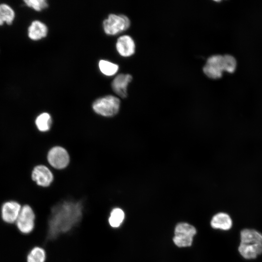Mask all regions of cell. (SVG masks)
<instances>
[{"label":"cell","instance_id":"6da1fadb","mask_svg":"<svg viewBox=\"0 0 262 262\" xmlns=\"http://www.w3.org/2000/svg\"><path fill=\"white\" fill-rule=\"evenodd\" d=\"M84 209L83 199L68 197L54 202L45 218L36 219L35 229L39 230L41 246L75 229L82 221Z\"/></svg>","mask_w":262,"mask_h":262},{"label":"cell","instance_id":"7a4b0ae2","mask_svg":"<svg viewBox=\"0 0 262 262\" xmlns=\"http://www.w3.org/2000/svg\"><path fill=\"white\" fill-rule=\"evenodd\" d=\"M236 66V61L232 56L229 54L214 55L208 59L203 70L209 78L216 79L222 77L224 71L233 73Z\"/></svg>","mask_w":262,"mask_h":262},{"label":"cell","instance_id":"3957f363","mask_svg":"<svg viewBox=\"0 0 262 262\" xmlns=\"http://www.w3.org/2000/svg\"><path fill=\"white\" fill-rule=\"evenodd\" d=\"M120 106V99L111 95L98 98L92 105V109L96 114L105 117H112L116 115L119 110Z\"/></svg>","mask_w":262,"mask_h":262},{"label":"cell","instance_id":"277c9868","mask_svg":"<svg viewBox=\"0 0 262 262\" xmlns=\"http://www.w3.org/2000/svg\"><path fill=\"white\" fill-rule=\"evenodd\" d=\"M36 215L33 208L28 204L22 206L16 222L19 231L24 234L33 233L36 227Z\"/></svg>","mask_w":262,"mask_h":262},{"label":"cell","instance_id":"5b68a950","mask_svg":"<svg viewBox=\"0 0 262 262\" xmlns=\"http://www.w3.org/2000/svg\"><path fill=\"white\" fill-rule=\"evenodd\" d=\"M130 19L124 15L110 14L102 22L104 33L109 35H115L127 30L130 26Z\"/></svg>","mask_w":262,"mask_h":262},{"label":"cell","instance_id":"8992f818","mask_svg":"<svg viewBox=\"0 0 262 262\" xmlns=\"http://www.w3.org/2000/svg\"><path fill=\"white\" fill-rule=\"evenodd\" d=\"M196 233V230L193 226L187 223H180L175 228L173 242L179 247L190 246Z\"/></svg>","mask_w":262,"mask_h":262},{"label":"cell","instance_id":"52a82bcc","mask_svg":"<svg viewBox=\"0 0 262 262\" xmlns=\"http://www.w3.org/2000/svg\"><path fill=\"white\" fill-rule=\"evenodd\" d=\"M47 160L49 164L54 168L62 169L68 165L70 158L68 152L65 148L55 146L49 151Z\"/></svg>","mask_w":262,"mask_h":262},{"label":"cell","instance_id":"ba28073f","mask_svg":"<svg viewBox=\"0 0 262 262\" xmlns=\"http://www.w3.org/2000/svg\"><path fill=\"white\" fill-rule=\"evenodd\" d=\"M32 178L38 186L48 187L53 181V175L48 167L41 164L34 167L32 172Z\"/></svg>","mask_w":262,"mask_h":262},{"label":"cell","instance_id":"9c48e42d","mask_svg":"<svg viewBox=\"0 0 262 262\" xmlns=\"http://www.w3.org/2000/svg\"><path fill=\"white\" fill-rule=\"evenodd\" d=\"M132 79L129 74L121 73L117 75L111 83L113 91L119 97L125 98L127 96V87Z\"/></svg>","mask_w":262,"mask_h":262},{"label":"cell","instance_id":"30bf717a","mask_svg":"<svg viewBox=\"0 0 262 262\" xmlns=\"http://www.w3.org/2000/svg\"><path fill=\"white\" fill-rule=\"evenodd\" d=\"M21 208V205L16 201L5 202L1 208V217L3 220L8 223L16 222Z\"/></svg>","mask_w":262,"mask_h":262},{"label":"cell","instance_id":"8fae6325","mask_svg":"<svg viewBox=\"0 0 262 262\" xmlns=\"http://www.w3.org/2000/svg\"><path fill=\"white\" fill-rule=\"evenodd\" d=\"M115 48L120 55L127 57L134 53L135 45L133 40L130 36L124 35L118 38Z\"/></svg>","mask_w":262,"mask_h":262},{"label":"cell","instance_id":"7c38bea8","mask_svg":"<svg viewBox=\"0 0 262 262\" xmlns=\"http://www.w3.org/2000/svg\"><path fill=\"white\" fill-rule=\"evenodd\" d=\"M240 254L245 259H256L262 254V243L245 244L240 243L238 247Z\"/></svg>","mask_w":262,"mask_h":262},{"label":"cell","instance_id":"4fadbf2b","mask_svg":"<svg viewBox=\"0 0 262 262\" xmlns=\"http://www.w3.org/2000/svg\"><path fill=\"white\" fill-rule=\"evenodd\" d=\"M48 33L47 26L38 20H33L28 29V37L33 41L39 40L46 37Z\"/></svg>","mask_w":262,"mask_h":262},{"label":"cell","instance_id":"5bb4252c","mask_svg":"<svg viewBox=\"0 0 262 262\" xmlns=\"http://www.w3.org/2000/svg\"><path fill=\"white\" fill-rule=\"evenodd\" d=\"M126 214L123 209L119 207H114L110 211L107 222L110 227L114 229H119L123 224Z\"/></svg>","mask_w":262,"mask_h":262},{"label":"cell","instance_id":"9a60e30c","mask_svg":"<svg viewBox=\"0 0 262 262\" xmlns=\"http://www.w3.org/2000/svg\"><path fill=\"white\" fill-rule=\"evenodd\" d=\"M211 226L214 229L228 230L232 227V220L228 213H219L212 217Z\"/></svg>","mask_w":262,"mask_h":262},{"label":"cell","instance_id":"2e32d148","mask_svg":"<svg viewBox=\"0 0 262 262\" xmlns=\"http://www.w3.org/2000/svg\"><path fill=\"white\" fill-rule=\"evenodd\" d=\"M26 262H46L47 253L42 246L36 245L31 247L26 256Z\"/></svg>","mask_w":262,"mask_h":262},{"label":"cell","instance_id":"e0dca14e","mask_svg":"<svg viewBox=\"0 0 262 262\" xmlns=\"http://www.w3.org/2000/svg\"><path fill=\"white\" fill-rule=\"evenodd\" d=\"M240 243L245 244L262 243V233L254 229H242L240 234Z\"/></svg>","mask_w":262,"mask_h":262},{"label":"cell","instance_id":"ac0fdd59","mask_svg":"<svg viewBox=\"0 0 262 262\" xmlns=\"http://www.w3.org/2000/svg\"><path fill=\"white\" fill-rule=\"evenodd\" d=\"M52 122L51 115L47 112L40 114L35 120V124L37 129L41 132L49 131L51 128Z\"/></svg>","mask_w":262,"mask_h":262},{"label":"cell","instance_id":"d6986e66","mask_svg":"<svg viewBox=\"0 0 262 262\" xmlns=\"http://www.w3.org/2000/svg\"><path fill=\"white\" fill-rule=\"evenodd\" d=\"M15 16V12L9 5L5 3L0 4V25L5 22L9 25L11 24Z\"/></svg>","mask_w":262,"mask_h":262},{"label":"cell","instance_id":"ffe728a7","mask_svg":"<svg viewBox=\"0 0 262 262\" xmlns=\"http://www.w3.org/2000/svg\"><path fill=\"white\" fill-rule=\"evenodd\" d=\"M98 66L100 71L107 76L114 75L119 69L118 65L103 59L99 61Z\"/></svg>","mask_w":262,"mask_h":262},{"label":"cell","instance_id":"44dd1931","mask_svg":"<svg viewBox=\"0 0 262 262\" xmlns=\"http://www.w3.org/2000/svg\"><path fill=\"white\" fill-rule=\"evenodd\" d=\"M25 4L36 11H41L47 8L48 2L46 0H24Z\"/></svg>","mask_w":262,"mask_h":262}]
</instances>
